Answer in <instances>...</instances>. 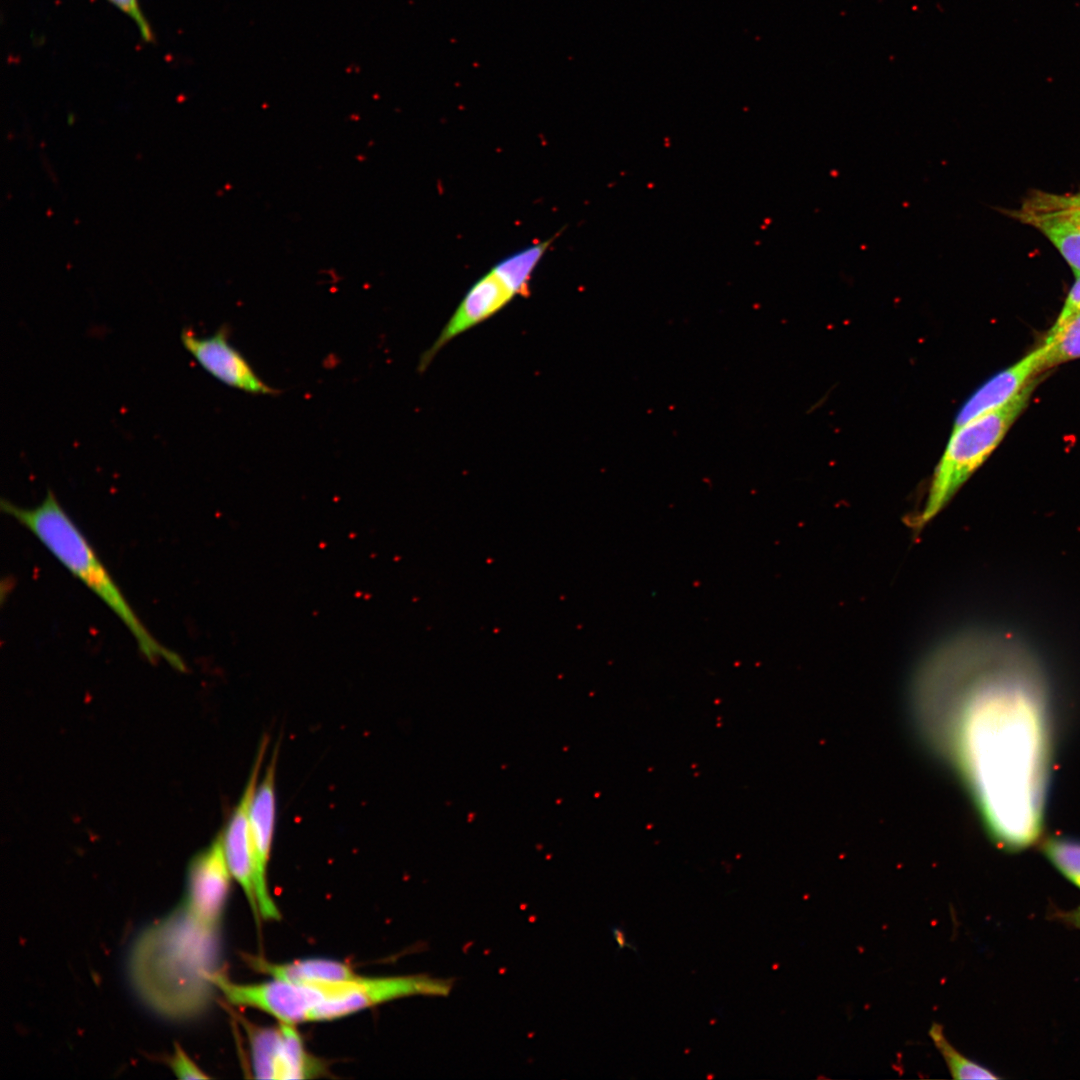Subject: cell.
<instances>
[{
    "label": "cell",
    "mask_w": 1080,
    "mask_h": 1080,
    "mask_svg": "<svg viewBox=\"0 0 1080 1080\" xmlns=\"http://www.w3.org/2000/svg\"><path fill=\"white\" fill-rule=\"evenodd\" d=\"M1023 222L1040 230L1080 276V209H1057L1043 212H1015Z\"/></svg>",
    "instance_id": "cell-13"
},
{
    "label": "cell",
    "mask_w": 1080,
    "mask_h": 1080,
    "mask_svg": "<svg viewBox=\"0 0 1080 1080\" xmlns=\"http://www.w3.org/2000/svg\"><path fill=\"white\" fill-rule=\"evenodd\" d=\"M122 12L127 14L137 25L142 39L146 42L154 40L150 25L140 10L138 0H108Z\"/></svg>",
    "instance_id": "cell-19"
},
{
    "label": "cell",
    "mask_w": 1080,
    "mask_h": 1080,
    "mask_svg": "<svg viewBox=\"0 0 1080 1080\" xmlns=\"http://www.w3.org/2000/svg\"><path fill=\"white\" fill-rule=\"evenodd\" d=\"M554 238L538 241L503 258L467 290L417 369L424 372L453 339L490 319L518 296L528 295L532 276Z\"/></svg>",
    "instance_id": "cell-5"
},
{
    "label": "cell",
    "mask_w": 1080,
    "mask_h": 1080,
    "mask_svg": "<svg viewBox=\"0 0 1080 1080\" xmlns=\"http://www.w3.org/2000/svg\"><path fill=\"white\" fill-rule=\"evenodd\" d=\"M1080 312V276L1071 287L1063 307L1048 333L1058 330L1069 318Z\"/></svg>",
    "instance_id": "cell-21"
},
{
    "label": "cell",
    "mask_w": 1080,
    "mask_h": 1080,
    "mask_svg": "<svg viewBox=\"0 0 1080 1080\" xmlns=\"http://www.w3.org/2000/svg\"><path fill=\"white\" fill-rule=\"evenodd\" d=\"M268 747V738L264 737L242 795L234 807L223 831L220 833L223 849L233 880L243 889L251 909L258 915L252 849L249 830V812L251 801L260 779L262 763Z\"/></svg>",
    "instance_id": "cell-11"
},
{
    "label": "cell",
    "mask_w": 1080,
    "mask_h": 1080,
    "mask_svg": "<svg viewBox=\"0 0 1080 1080\" xmlns=\"http://www.w3.org/2000/svg\"><path fill=\"white\" fill-rule=\"evenodd\" d=\"M453 979H438L428 975L389 977H355L316 986L322 998L311 1013L310 1021H328L385 1002L414 995L446 996Z\"/></svg>",
    "instance_id": "cell-6"
},
{
    "label": "cell",
    "mask_w": 1080,
    "mask_h": 1080,
    "mask_svg": "<svg viewBox=\"0 0 1080 1080\" xmlns=\"http://www.w3.org/2000/svg\"><path fill=\"white\" fill-rule=\"evenodd\" d=\"M278 750L269 761L264 776L259 779L249 812V830L254 869L258 915L265 920H277L279 910L269 892L268 864L271 856L276 821V767Z\"/></svg>",
    "instance_id": "cell-8"
},
{
    "label": "cell",
    "mask_w": 1080,
    "mask_h": 1080,
    "mask_svg": "<svg viewBox=\"0 0 1080 1080\" xmlns=\"http://www.w3.org/2000/svg\"><path fill=\"white\" fill-rule=\"evenodd\" d=\"M1050 862L1080 889V842L1067 838H1050L1043 844Z\"/></svg>",
    "instance_id": "cell-18"
},
{
    "label": "cell",
    "mask_w": 1080,
    "mask_h": 1080,
    "mask_svg": "<svg viewBox=\"0 0 1080 1080\" xmlns=\"http://www.w3.org/2000/svg\"><path fill=\"white\" fill-rule=\"evenodd\" d=\"M954 1079H998L990 1070L966 1058L948 1041L943 1026L933 1023L928 1032Z\"/></svg>",
    "instance_id": "cell-17"
},
{
    "label": "cell",
    "mask_w": 1080,
    "mask_h": 1080,
    "mask_svg": "<svg viewBox=\"0 0 1080 1080\" xmlns=\"http://www.w3.org/2000/svg\"><path fill=\"white\" fill-rule=\"evenodd\" d=\"M1041 356L1042 346H1039L1013 365L992 376L962 405L956 415L953 429L1009 402L1042 372Z\"/></svg>",
    "instance_id": "cell-12"
},
{
    "label": "cell",
    "mask_w": 1080,
    "mask_h": 1080,
    "mask_svg": "<svg viewBox=\"0 0 1080 1080\" xmlns=\"http://www.w3.org/2000/svg\"><path fill=\"white\" fill-rule=\"evenodd\" d=\"M211 982L230 1004L258 1009L280 1023L291 1025L309 1022L312 1011L322 997L314 985L276 978L261 983L240 984L216 971L211 976Z\"/></svg>",
    "instance_id": "cell-7"
},
{
    "label": "cell",
    "mask_w": 1080,
    "mask_h": 1080,
    "mask_svg": "<svg viewBox=\"0 0 1080 1080\" xmlns=\"http://www.w3.org/2000/svg\"><path fill=\"white\" fill-rule=\"evenodd\" d=\"M1039 657L1007 630H971L922 663L912 703L922 736L961 775L993 836L1008 848L1038 839L1051 727Z\"/></svg>",
    "instance_id": "cell-1"
},
{
    "label": "cell",
    "mask_w": 1080,
    "mask_h": 1080,
    "mask_svg": "<svg viewBox=\"0 0 1080 1080\" xmlns=\"http://www.w3.org/2000/svg\"><path fill=\"white\" fill-rule=\"evenodd\" d=\"M219 928L186 906L148 927L131 951L129 974L139 997L159 1015L186 1020L207 1007L219 954Z\"/></svg>",
    "instance_id": "cell-2"
},
{
    "label": "cell",
    "mask_w": 1080,
    "mask_h": 1080,
    "mask_svg": "<svg viewBox=\"0 0 1080 1080\" xmlns=\"http://www.w3.org/2000/svg\"><path fill=\"white\" fill-rule=\"evenodd\" d=\"M1038 382L1033 379L1003 406L952 429L924 506L909 520L913 529L920 530L931 521L996 449L1027 407Z\"/></svg>",
    "instance_id": "cell-4"
},
{
    "label": "cell",
    "mask_w": 1080,
    "mask_h": 1080,
    "mask_svg": "<svg viewBox=\"0 0 1080 1080\" xmlns=\"http://www.w3.org/2000/svg\"><path fill=\"white\" fill-rule=\"evenodd\" d=\"M612 933H613L614 940L616 941V943L618 945L617 951H619L620 949H622L624 947H627V948L632 949L637 954V948L631 942L627 941L625 931H624V929L622 927L614 926L612 928Z\"/></svg>",
    "instance_id": "cell-22"
},
{
    "label": "cell",
    "mask_w": 1080,
    "mask_h": 1080,
    "mask_svg": "<svg viewBox=\"0 0 1080 1080\" xmlns=\"http://www.w3.org/2000/svg\"><path fill=\"white\" fill-rule=\"evenodd\" d=\"M1068 920L1080 929V906L1068 914Z\"/></svg>",
    "instance_id": "cell-23"
},
{
    "label": "cell",
    "mask_w": 1080,
    "mask_h": 1080,
    "mask_svg": "<svg viewBox=\"0 0 1080 1080\" xmlns=\"http://www.w3.org/2000/svg\"><path fill=\"white\" fill-rule=\"evenodd\" d=\"M249 963L255 970L272 978L302 984L339 982L357 975L345 963L322 958L279 964L258 957H249Z\"/></svg>",
    "instance_id": "cell-14"
},
{
    "label": "cell",
    "mask_w": 1080,
    "mask_h": 1080,
    "mask_svg": "<svg viewBox=\"0 0 1080 1080\" xmlns=\"http://www.w3.org/2000/svg\"><path fill=\"white\" fill-rule=\"evenodd\" d=\"M3 513L28 529L76 578L97 595L121 620L138 649L151 662L165 661L184 671L181 657L161 644L147 629L108 572L85 535L48 489L36 506L20 507L1 500Z\"/></svg>",
    "instance_id": "cell-3"
},
{
    "label": "cell",
    "mask_w": 1080,
    "mask_h": 1080,
    "mask_svg": "<svg viewBox=\"0 0 1080 1080\" xmlns=\"http://www.w3.org/2000/svg\"><path fill=\"white\" fill-rule=\"evenodd\" d=\"M232 879L219 833L188 865L184 904L201 922L219 928Z\"/></svg>",
    "instance_id": "cell-9"
},
{
    "label": "cell",
    "mask_w": 1080,
    "mask_h": 1080,
    "mask_svg": "<svg viewBox=\"0 0 1080 1080\" xmlns=\"http://www.w3.org/2000/svg\"><path fill=\"white\" fill-rule=\"evenodd\" d=\"M228 336L225 325L208 337H198L188 328L180 334L185 349L220 382L251 394H278L279 390L261 380L242 353L230 344Z\"/></svg>",
    "instance_id": "cell-10"
},
{
    "label": "cell",
    "mask_w": 1080,
    "mask_h": 1080,
    "mask_svg": "<svg viewBox=\"0 0 1080 1080\" xmlns=\"http://www.w3.org/2000/svg\"><path fill=\"white\" fill-rule=\"evenodd\" d=\"M170 1066L179 1079H206L208 1077L178 1045H176L170 1060Z\"/></svg>",
    "instance_id": "cell-20"
},
{
    "label": "cell",
    "mask_w": 1080,
    "mask_h": 1080,
    "mask_svg": "<svg viewBox=\"0 0 1080 1080\" xmlns=\"http://www.w3.org/2000/svg\"><path fill=\"white\" fill-rule=\"evenodd\" d=\"M279 1024L271 1053V1079H304L318 1075L322 1065L306 1051L295 1025Z\"/></svg>",
    "instance_id": "cell-15"
},
{
    "label": "cell",
    "mask_w": 1080,
    "mask_h": 1080,
    "mask_svg": "<svg viewBox=\"0 0 1080 1080\" xmlns=\"http://www.w3.org/2000/svg\"><path fill=\"white\" fill-rule=\"evenodd\" d=\"M1042 346V372L1059 364L1080 358V312L1069 318L1058 330L1047 333Z\"/></svg>",
    "instance_id": "cell-16"
}]
</instances>
